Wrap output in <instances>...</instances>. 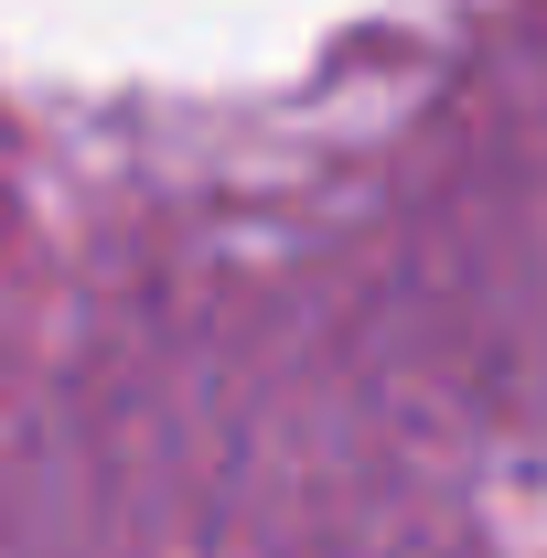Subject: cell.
Segmentation results:
<instances>
[]
</instances>
